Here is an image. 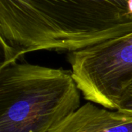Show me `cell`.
Segmentation results:
<instances>
[{
    "instance_id": "cell-4",
    "label": "cell",
    "mask_w": 132,
    "mask_h": 132,
    "mask_svg": "<svg viewBox=\"0 0 132 132\" xmlns=\"http://www.w3.org/2000/svg\"><path fill=\"white\" fill-rule=\"evenodd\" d=\"M89 102L49 132H132V114Z\"/></svg>"
},
{
    "instance_id": "cell-5",
    "label": "cell",
    "mask_w": 132,
    "mask_h": 132,
    "mask_svg": "<svg viewBox=\"0 0 132 132\" xmlns=\"http://www.w3.org/2000/svg\"><path fill=\"white\" fill-rule=\"evenodd\" d=\"M117 110L132 114V82L124 92Z\"/></svg>"
},
{
    "instance_id": "cell-1",
    "label": "cell",
    "mask_w": 132,
    "mask_h": 132,
    "mask_svg": "<svg viewBox=\"0 0 132 132\" xmlns=\"http://www.w3.org/2000/svg\"><path fill=\"white\" fill-rule=\"evenodd\" d=\"M132 33L128 0H0L1 65L36 51H81Z\"/></svg>"
},
{
    "instance_id": "cell-2",
    "label": "cell",
    "mask_w": 132,
    "mask_h": 132,
    "mask_svg": "<svg viewBox=\"0 0 132 132\" xmlns=\"http://www.w3.org/2000/svg\"><path fill=\"white\" fill-rule=\"evenodd\" d=\"M71 70L14 62L0 67V132H49L80 107Z\"/></svg>"
},
{
    "instance_id": "cell-3",
    "label": "cell",
    "mask_w": 132,
    "mask_h": 132,
    "mask_svg": "<svg viewBox=\"0 0 132 132\" xmlns=\"http://www.w3.org/2000/svg\"><path fill=\"white\" fill-rule=\"evenodd\" d=\"M69 61L84 98L116 110L132 82V33L70 53Z\"/></svg>"
}]
</instances>
